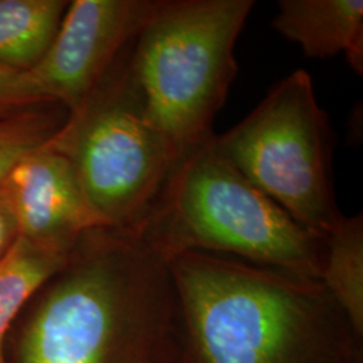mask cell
<instances>
[{
    "label": "cell",
    "instance_id": "obj_1",
    "mask_svg": "<svg viewBox=\"0 0 363 363\" xmlns=\"http://www.w3.org/2000/svg\"><path fill=\"white\" fill-rule=\"evenodd\" d=\"M28 325L19 363H179L169 259L143 235L84 234Z\"/></svg>",
    "mask_w": 363,
    "mask_h": 363
},
{
    "label": "cell",
    "instance_id": "obj_2",
    "mask_svg": "<svg viewBox=\"0 0 363 363\" xmlns=\"http://www.w3.org/2000/svg\"><path fill=\"white\" fill-rule=\"evenodd\" d=\"M179 363H362V340L319 280L206 252L169 259Z\"/></svg>",
    "mask_w": 363,
    "mask_h": 363
},
{
    "label": "cell",
    "instance_id": "obj_3",
    "mask_svg": "<svg viewBox=\"0 0 363 363\" xmlns=\"http://www.w3.org/2000/svg\"><path fill=\"white\" fill-rule=\"evenodd\" d=\"M213 138L183 155L140 235L167 259L206 252L320 281L325 237L247 181Z\"/></svg>",
    "mask_w": 363,
    "mask_h": 363
},
{
    "label": "cell",
    "instance_id": "obj_4",
    "mask_svg": "<svg viewBox=\"0 0 363 363\" xmlns=\"http://www.w3.org/2000/svg\"><path fill=\"white\" fill-rule=\"evenodd\" d=\"M252 0H159L133 40L128 79L145 120L186 154L211 124L238 66L237 38Z\"/></svg>",
    "mask_w": 363,
    "mask_h": 363
},
{
    "label": "cell",
    "instance_id": "obj_5",
    "mask_svg": "<svg viewBox=\"0 0 363 363\" xmlns=\"http://www.w3.org/2000/svg\"><path fill=\"white\" fill-rule=\"evenodd\" d=\"M216 150L303 228L327 237L345 218L333 179V133L310 74L298 70L241 123L214 135Z\"/></svg>",
    "mask_w": 363,
    "mask_h": 363
},
{
    "label": "cell",
    "instance_id": "obj_6",
    "mask_svg": "<svg viewBox=\"0 0 363 363\" xmlns=\"http://www.w3.org/2000/svg\"><path fill=\"white\" fill-rule=\"evenodd\" d=\"M50 142L72 162L105 226L138 234L184 155L145 120L127 66L116 81L106 78Z\"/></svg>",
    "mask_w": 363,
    "mask_h": 363
},
{
    "label": "cell",
    "instance_id": "obj_7",
    "mask_svg": "<svg viewBox=\"0 0 363 363\" xmlns=\"http://www.w3.org/2000/svg\"><path fill=\"white\" fill-rule=\"evenodd\" d=\"M157 4L159 0L72 1L52 46L30 70L49 101H61L72 116L77 115Z\"/></svg>",
    "mask_w": 363,
    "mask_h": 363
},
{
    "label": "cell",
    "instance_id": "obj_8",
    "mask_svg": "<svg viewBox=\"0 0 363 363\" xmlns=\"http://www.w3.org/2000/svg\"><path fill=\"white\" fill-rule=\"evenodd\" d=\"M50 140L19 160L1 187L19 235L69 253L84 234L106 226L88 202L72 162Z\"/></svg>",
    "mask_w": 363,
    "mask_h": 363
},
{
    "label": "cell",
    "instance_id": "obj_9",
    "mask_svg": "<svg viewBox=\"0 0 363 363\" xmlns=\"http://www.w3.org/2000/svg\"><path fill=\"white\" fill-rule=\"evenodd\" d=\"M272 26L300 45L308 58L345 52L351 67L362 74V0H281Z\"/></svg>",
    "mask_w": 363,
    "mask_h": 363
},
{
    "label": "cell",
    "instance_id": "obj_10",
    "mask_svg": "<svg viewBox=\"0 0 363 363\" xmlns=\"http://www.w3.org/2000/svg\"><path fill=\"white\" fill-rule=\"evenodd\" d=\"M64 0H0V67L31 70L52 46Z\"/></svg>",
    "mask_w": 363,
    "mask_h": 363
},
{
    "label": "cell",
    "instance_id": "obj_11",
    "mask_svg": "<svg viewBox=\"0 0 363 363\" xmlns=\"http://www.w3.org/2000/svg\"><path fill=\"white\" fill-rule=\"evenodd\" d=\"M322 284L363 337V217H345L325 237Z\"/></svg>",
    "mask_w": 363,
    "mask_h": 363
},
{
    "label": "cell",
    "instance_id": "obj_12",
    "mask_svg": "<svg viewBox=\"0 0 363 363\" xmlns=\"http://www.w3.org/2000/svg\"><path fill=\"white\" fill-rule=\"evenodd\" d=\"M70 252L40 247L18 235L0 259V363L3 343L15 315L39 286L64 269Z\"/></svg>",
    "mask_w": 363,
    "mask_h": 363
},
{
    "label": "cell",
    "instance_id": "obj_13",
    "mask_svg": "<svg viewBox=\"0 0 363 363\" xmlns=\"http://www.w3.org/2000/svg\"><path fill=\"white\" fill-rule=\"evenodd\" d=\"M60 130L40 113L0 117V184L19 160L48 143Z\"/></svg>",
    "mask_w": 363,
    "mask_h": 363
},
{
    "label": "cell",
    "instance_id": "obj_14",
    "mask_svg": "<svg viewBox=\"0 0 363 363\" xmlns=\"http://www.w3.org/2000/svg\"><path fill=\"white\" fill-rule=\"evenodd\" d=\"M49 99L30 70L0 67V117L27 105L46 103Z\"/></svg>",
    "mask_w": 363,
    "mask_h": 363
},
{
    "label": "cell",
    "instance_id": "obj_15",
    "mask_svg": "<svg viewBox=\"0 0 363 363\" xmlns=\"http://www.w3.org/2000/svg\"><path fill=\"white\" fill-rule=\"evenodd\" d=\"M19 235L10 199L0 184V259L9 252Z\"/></svg>",
    "mask_w": 363,
    "mask_h": 363
}]
</instances>
